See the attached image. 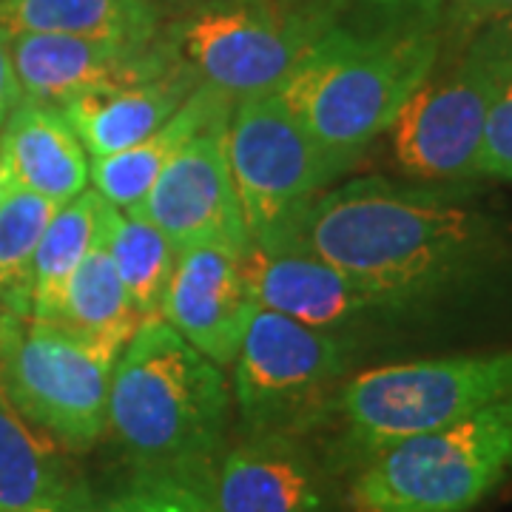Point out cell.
<instances>
[{"label": "cell", "mask_w": 512, "mask_h": 512, "mask_svg": "<svg viewBox=\"0 0 512 512\" xmlns=\"http://www.w3.org/2000/svg\"><path fill=\"white\" fill-rule=\"evenodd\" d=\"M276 245L328 259L396 322L473 299L512 274V222L470 183L356 177L330 185Z\"/></svg>", "instance_id": "1"}, {"label": "cell", "mask_w": 512, "mask_h": 512, "mask_svg": "<svg viewBox=\"0 0 512 512\" xmlns=\"http://www.w3.org/2000/svg\"><path fill=\"white\" fill-rule=\"evenodd\" d=\"M447 49V0H328L279 86L313 140L350 168L387 134Z\"/></svg>", "instance_id": "2"}, {"label": "cell", "mask_w": 512, "mask_h": 512, "mask_svg": "<svg viewBox=\"0 0 512 512\" xmlns=\"http://www.w3.org/2000/svg\"><path fill=\"white\" fill-rule=\"evenodd\" d=\"M106 436L126 476L177 487L205 504L234 441L231 379L160 316L143 319L114 365Z\"/></svg>", "instance_id": "3"}, {"label": "cell", "mask_w": 512, "mask_h": 512, "mask_svg": "<svg viewBox=\"0 0 512 512\" xmlns=\"http://www.w3.org/2000/svg\"><path fill=\"white\" fill-rule=\"evenodd\" d=\"M512 399V348L370 367L330 393L302 439L348 478L382 450Z\"/></svg>", "instance_id": "4"}, {"label": "cell", "mask_w": 512, "mask_h": 512, "mask_svg": "<svg viewBox=\"0 0 512 512\" xmlns=\"http://www.w3.org/2000/svg\"><path fill=\"white\" fill-rule=\"evenodd\" d=\"M512 476V399L404 439L348 478L353 512H473Z\"/></svg>", "instance_id": "5"}, {"label": "cell", "mask_w": 512, "mask_h": 512, "mask_svg": "<svg viewBox=\"0 0 512 512\" xmlns=\"http://www.w3.org/2000/svg\"><path fill=\"white\" fill-rule=\"evenodd\" d=\"M123 348L63 322L0 316V393L60 447L89 453L106 439L111 376Z\"/></svg>", "instance_id": "6"}, {"label": "cell", "mask_w": 512, "mask_h": 512, "mask_svg": "<svg viewBox=\"0 0 512 512\" xmlns=\"http://www.w3.org/2000/svg\"><path fill=\"white\" fill-rule=\"evenodd\" d=\"M328 0H197L165 20L191 72L234 103L276 92L311 49Z\"/></svg>", "instance_id": "7"}, {"label": "cell", "mask_w": 512, "mask_h": 512, "mask_svg": "<svg viewBox=\"0 0 512 512\" xmlns=\"http://www.w3.org/2000/svg\"><path fill=\"white\" fill-rule=\"evenodd\" d=\"M225 148L254 248L276 245L305 208L350 171L313 140L279 89L239 100Z\"/></svg>", "instance_id": "8"}, {"label": "cell", "mask_w": 512, "mask_h": 512, "mask_svg": "<svg viewBox=\"0 0 512 512\" xmlns=\"http://www.w3.org/2000/svg\"><path fill=\"white\" fill-rule=\"evenodd\" d=\"M356 348V339L256 308L231 365L237 436H299L348 379Z\"/></svg>", "instance_id": "9"}, {"label": "cell", "mask_w": 512, "mask_h": 512, "mask_svg": "<svg viewBox=\"0 0 512 512\" xmlns=\"http://www.w3.org/2000/svg\"><path fill=\"white\" fill-rule=\"evenodd\" d=\"M495 74L456 46L387 128L390 157L419 183H473Z\"/></svg>", "instance_id": "10"}, {"label": "cell", "mask_w": 512, "mask_h": 512, "mask_svg": "<svg viewBox=\"0 0 512 512\" xmlns=\"http://www.w3.org/2000/svg\"><path fill=\"white\" fill-rule=\"evenodd\" d=\"M208 512H353L348 484L302 436H237L211 476Z\"/></svg>", "instance_id": "11"}, {"label": "cell", "mask_w": 512, "mask_h": 512, "mask_svg": "<svg viewBox=\"0 0 512 512\" xmlns=\"http://www.w3.org/2000/svg\"><path fill=\"white\" fill-rule=\"evenodd\" d=\"M228 126L200 134L165 165L137 211L163 231L177 254L191 248H220L251 254L237 185L225 148Z\"/></svg>", "instance_id": "12"}, {"label": "cell", "mask_w": 512, "mask_h": 512, "mask_svg": "<svg viewBox=\"0 0 512 512\" xmlns=\"http://www.w3.org/2000/svg\"><path fill=\"white\" fill-rule=\"evenodd\" d=\"M12 63L23 100L63 109L77 97L157 77L180 57L165 32L148 43L23 32L12 35Z\"/></svg>", "instance_id": "13"}, {"label": "cell", "mask_w": 512, "mask_h": 512, "mask_svg": "<svg viewBox=\"0 0 512 512\" xmlns=\"http://www.w3.org/2000/svg\"><path fill=\"white\" fill-rule=\"evenodd\" d=\"M248 256L220 248L183 251L160 305L165 325L222 370L234 365L245 328L259 308Z\"/></svg>", "instance_id": "14"}, {"label": "cell", "mask_w": 512, "mask_h": 512, "mask_svg": "<svg viewBox=\"0 0 512 512\" xmlns=\"http://www.w3.org/2000/svg\"><path fill=\"white\" fill-rule=\"evenodd\" d=\"M256 305L299 325L356 339L396 319L348 274L302 245L251 248Z\"/></svg>", "instance_id": "15"}, {"label": "cell", "mask_w": 512, "mask_h": 512, "mask_svg": "<svg viewBox=\"0 0 512 512\" xmlns=\"http://www.w3.org/2000/svg\"><path fill=\"white\" fill-rule=\"evenodd\" d=\"M0 160L12 185L55 205H66L89 188L92 160L57 106L20 100L0 128Z\"/></svg>", "instance_id": "16"}, {"label": "cell", "mask_w": 512, "mask_h": 512, "mask_svg": "<svg viewBox=\"0 0 512 512\" xmlns=\"http://www.w3.org/2000/svg\"><path fill=\"white\" fill-rule=\"evenodd\" d=\"M200 77L183 60L168 72L137 80L111 92H97L66 103L63 111L77 131L89 160L111 157L146 140L151 131L188 100Z\"/></svg>", "instance_id": "17"}, {"label": "cell", "mask_w": 512, "mask_h": 512, "mask_svg": "<svg viewBox=\"0 0 512 512\" xmlns=\"http://www.w3.org/2000/svg\"><path fill=\"white\" fill-rule=\"evenodd\" d=\"M234 100L220 89L200 83L188 94L180 109L163 126L151 131L146 140L126 148L120 154L100 157L89 163V185L117 208H137L146 200L151 185L188 143L217 126H228L234 114Z\"/></svg>", "instance_id": "18"}, {"label": "cell", "mask_w": 512, "mask_h": 512, "mask_svg": "<svg viewBox=\"0 0 512 512\" xmlns=\"http://www.w3.org/2000/svg\"><path fill=\"white\" fill-rule=\"evenodd\" d=\"M165 20L151 0H0V26L9 35L46 32L148 43L160 37Z\"/></svg>", "instance_id": "19"}, {"label": "cell", "mask_w": 512, "mask_h": 512, "mask_svg": "<svg viewBox=\"0 0 512 512\" xmlns=\"http://www.w3.org/2000/svg\"><path fill=\"white\" fill-rule=\"evenodd\" d=\"M97 242L111 256L134 311L143 319L160 316V305L177 265V248L137 208H117L103 200Z\"/></svg>", "instance_id": "20"}, {"label": "cell", "mask_w": 512, "mask_h": 512, "mask_svg": "<svg viewBox=\"0 0 512 512\" xmlns=\"http://www.w3.org/2000/svg\"><path fill=\"white\" fill-rule=\"evenodd\" d=\"M100 208L103 197L89 185L80 197L60 205L46 225L32 265V319L37 322H57L63 291L97 242Z\"/></svg>", "instance_id": "21"}, {"label": "cell", "mask_w": 512, "mask_h": 512, "mask_svg": "<svg viewBox=\"0 0 512 512\" xmlns=\"http://www.w3.org/2000/svg\"><path fill=\"white\" fill-rule=\"evenodd\" d=\"M74 473L0 393V512L60 504Z\"/></svg>", "instance_id": "22"}, {"label": "cell", "mask_w": 512, "mask_h": 512, "mask_svg": "<svg viewBox=\"0 0 512 512\" xmlns=\"http://www.w3.org/2000/svg\"><path fill=\"white\" fill-rule=\"evenodd\" d=\"M57 322L117 345H126L143 325V316L134 311L126 285L100 242H94L69 279Z\"/></svg>", "instance_id": "23"}, {"label": "cell", "mask_w": 512, "mask_h": 512, "mask_svg": "<svg viewBox=\"0 0 512 512\" xmlns=\"http://www.w3.org/2000/svg\"><path fill=\"white\" fill-rule=\"evenodd\" d=\"M60 205L12 185L0 205V316L32 319L37 242Z\"/></svg>", "instance_id": "24"}, {"label": "cell", "mask_w": 512, "mask_h": 512, "mask_svg": "<svg viewBox=\"0 0 512 512\" xmlns=\"http://www.w3.org/2000/svg\"><path fill=\"white\" fill-rule=\"evenodd\" d=\"M476 177L512 183V74H495L484 140L478 148Z\"/></svg>", "instance_id": "25"}, {"label": "cell", "mask_w": 512, "mask_h": 512, "mask_svg": "<svg viewBox=\"0 0 512 512\" xmlns=\"http://www.w3.org/2000/svg\"><path fill=\"white\" fill-rule=\"evenodd\" d=\"M453 46H461L493 74H512V15L478 26L464 43H453Z\"/></svg>", "instance_id": "26"}, {"label": "cell", "mask_w": 512, "mask_h": 512, "mask_svg": "<svg viewBox=\"0 0 512 512\" xmlns=\"http://www.w3.org/2000/svg\"><path fill=\"white\" fill-rule=\"evenodd\" d=\"M512 15V0H447V43H464L478 26Z\"/></svg>", "instance_id": "27"}, {"label": "cell", "mask_w": 512, "mask_h": 512, "mask_svg": "<svg viewBox=\"0 0 512 512\" xmlns=\"http://www.w3.org/2000/svg\"><path fill=\"white\" fill-rule=\"evenodd\" d=\"M131 478V476H126ZM143 495H146L148 512H208V507L202 504L200 498L183 493L177 487L168 484H154V481H143V478H131Z\"/></svg>", "instance_id": "28"}, {"label": "cell", "mask_w": 512, "mask_h": 512, "mask_svg": "<svg viewBox=\"0 0 512 512\" xmlns=\"http://www.w3.org/2000/svg\"><path fill=\"white\" fill-rule=\"evenodd\" d=\"M23 94H20L18 74L12 63V35L0 26V128L6 126L9 114L18 109Z\"/></svg>", "instance_id": "29"}, {"label": "cell", "mask_w": 512, "mask_h": 512, "mask_svg": "<svg viewBox=\"0 0 512 512\" xmlns=\"http://www.w3.org/2000/svg\"><path fill=\"white\" fill-rule=\"evenodd\" d=\"M151 3H154V6H160L163 12L171 9V12L177 15V12H183L185 6H191V3H197V0H151Z\"/></svg>", "instance_id": "30"}, {"label": "cell", "mask_w": 512, "mask_h": 512, "mask_svg": "<svg viewBox=\"0 0 512 512\" xmlns=\"http://www.w3.org/2000/svg\"><path fill=\"white\" fill-rule=\"evenodd\" d=\"M9 188H12V180H9V171H6V165H3V160H0V205H3V200H6Z\"/></svg>", "instance_id": "31"}, {"label": "cell", "mask_w": 512, "mask_h": 512, "mask_svg": "<svg viewBox=\"0 0 512 512\" xmlns=\"http://www.w3.org/2000/svg\"><path fill=\"white\" fill-rule=\"evenodd\" d=\"M23 512H60L57 504H46V507H35V510H23Z\"/></svg>", "instance_id": "32"}]
</instances>
